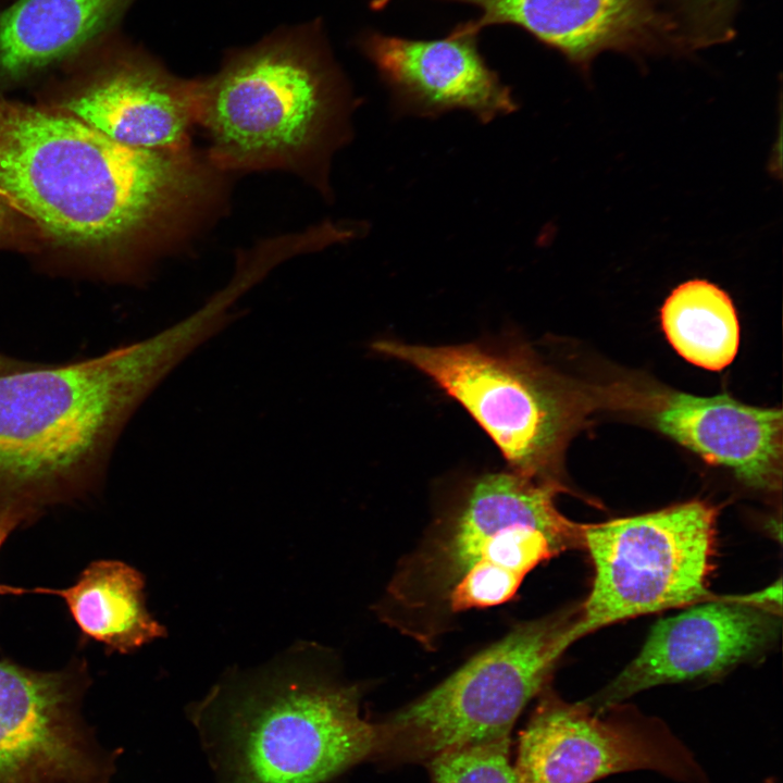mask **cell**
I'll return each mask as SVG.
<instances>
[{
	"label": "cell",
	"mask_w": 783,
	"mask_h": 783,
	"mask_svg": "<svg viewBox=\"0 0 783 783\" xmlns=\"http://www.w3.org/2000/svg\"><path fill=\"white\" fill-rule=\"evenodd\" d=\"M227 175L192 147L136 149L62 110L0 100V198L70 246L173 256L226 208Z\"/></svg>",
	"instance_id": "6da1fadb"
},
{
	"label": "cell",
	"mask_w": 783,
	"mask_h": 783,
	"mask_svg": "<svg viewBox=\"0 0 783 783\" xmlns=\"http://www.w3.org/2000/svg\"><path fill=\"white\" fill-rule=\"evenodd\" d=\"M211 336L192 312L101 356L0 375V502L36 520L95 493L134 413Z\"/></svg>",
	"instance_id": "7a4b0ae2"
},
{
	"label": "cell",
	"mask_w": 783,
	"mask_h": 783,
	"mask_svg": "<svg viewBox=\"0 0 783 783\" xmlns=\"http://www.w3.org/2000/svg\"><path fill=\"white\" fill-rule=\"evenodd\" d=\"M560 490L510 470L461 481L395 572L382 618L430 645L452 616L510 600L536 566L583 547L582 524L557 509Z\"/></svg>",
	"instance_id": "3957f363"
},
{
	"label": "cell",
	"mask_w": 783,
	"mask_h": 783,
	"mask_svg": "<svg viewBox=\"0 0 783 783\" xmlns=\"http://www.w3.org/2000/svg\"><path fill=\"white\" fill-rule=\"evenodd\" d=\"M350 110V88L319 21L228 52L217 72L197 78L207 154L229 174L283 170L327 192Z\"/></svg>",
	"instance_id": "277c9868"
},
{
	"label": "cell",
	"mask_w": 783,
	"mask_h": 783,
	"mask_svg": "<svg viewBox=\"0 0 783 783\" xmlns=\"http://www.w3.org/2000/svg\"><path fill=\"white\" fill-rule=\"evenodd\" d=\"M360 698L302 645L222 679L190 717L219 783H326L372 756Z\"/></svg>",
	"instance_id": "5b68a950"
},
{
	"label": "cell",
	"mask_w": 783,
	"mask_h": 783,
	"mask_svg": "<svg viewBox=\"0 0 783 783\" xmlns=\"http://www.w3.org/2000/svg\"><path fill=\"white\" fill-rule=\"evenodd\" d=\"M580 606L521 623L437 686L374 723L372 761L425 763L446 750L510 736L573 643Z\"/></svg>",
	"instance_id": "8992f818"
},
{
	"label": "cell",
	"mask_w": 783,
	"mask_h": 783,
	"mask_svg": "<svg viewBox=\"0 0 783 783\" xmlns=\"http://www.w3.org/2000/svg\"><path fill=\"white\" fill-rule=\"evenodd\" d=\"M371 348L419 370L458 401L510 471L563 486L561 456L580 418V399L530 347L513 339L445 346L382 339Z\"/></svg>",
	"instance_id": "52a82bcc"
},
{
	"label": "cell",
	"mask_w": 783,
	"mask_h": 783,
	"mask_svg": "<svg viewBox=\"0 0 783 783\" xmlns=\"http://www.w3.org/2000/svg\"><path fill=\"white\" fill-rule=\"evenodd\" d=\"M717 510L701 501L582 525L594 566L591 593L572 630L580 637L608 624L712 596L707 588Z\"/></svg>",
	"instance_id": "ba28073f"
},
{
	"label": "cell",
	"mask_w": 783,
	"mask_h": 783,
	"mask_svg": "<svg viewBox=\"0 0 783 783\" xmlns=\"http://www.w3.org/2000/svg\"><path fill=\"white\" fill-rule=\"evenodd\" d=\"M519 735L518 783H593L648 769L678 781L704 782L688 749L660 722L624 711L602 716L562 700L548 686Z\"/></svg>",
	"instance_id": "9c48e42d"
},
{
	"label": "cell",
	"mask_w": 783,
	"mask_h": 783,
	"mask_svg": "<svg viewBox=\"0 0 783 783\" xmlns=\"http://www.w3.org/2000/svg\"><path fill=\"white\" fill-rule=\"evenodd\" d=\"M88 686L84 663L46 672L0 660V783H111L115 751L82 713Z\"/></svg>",
	"instance_id": "30bf717a"
},
{
	"label": "cell",
	"mask_w": 783,
	"mask_h": 783,
	"mask_svg": "<svg viewBox=\"0 0 783 783\" xmlns=\"http://www.w3.org/2000/svg\"><path fill=\"white\" fill-rule=\"evenodd\" d=\"M781 613L780 582L762 592L694 604L658 621L626 668L583 703L604 712L650 687L721 674L774 642Z\"/></svg>",
	"instance_id": "8fae6325"
},
{
	"label": "cell",
	"mask_w": 783,
	"mask_h": 783,
	"mask_svg": "<svg viewBox=\"0 0 783 783\" xmlns=\"http://www.w3.org/2000/svg\"><path fill=\"white\" fill-rule=\"evenodd\" d=\"M101 48L103 63L61 110L127 147L190 148L197 79L179 77L149 53L111 37Z\"/></svg>",
	"instance_id": "7c38bea8"
},
{
	"label": "cell",
	"mask_w": 783,
	"mask_h": 783,
	"mask_svg": "<svg viewBox=\"0 0 783 783\" xmlns=\"http://www.w3.org/2000/svg\"><path fill=\"white\" fill-rule=\"evenodd\" d=\"M477 36L452 29L444 38L411 39L366 30L357 42L401 113L464 110L489 122L513 112L515 102L486 63Z\"/></svg>",
	"instance_id": "4fadbf2b"
},
{
	"label": "cell",
	"mask_w": 783,
	"mask_h": 783,
	"mask_svg": "<svg viewBox=\"0 0 783 783\" xmlns=\"http://www.w3.org/2000/svg\"><path fill=\"white\" fill-rule=\"evenodd\" d=\"M651 419L660 432L707 462L729 469L749 487L780 489V409L747 406L726 394L667 393L656 399Z\"/></svg>",
	"instance_id": "5bb4252c"
},
{
	"label": "cell",
	"mask_w": 783,
	"mask_h": 783,
	"mask_svg": "<svg viewBox=\"0 0 783 783\" xmlns=\"http://www.w3.org/2000/svg\"><path fill=\"white\" fill-rule=\"evenodd\" d=\"M468 4L477 15L453 29L480 35L490 26L522 28L584 64L606 49L634 45L655 25L646 0H445Z\"/></svg>",
	"instance_id": "9a60e30c"
},
{
	"label": "cell",
	"mask_w": 783,
	"mask_h": 783,
	"mask_svg": "<svg viewBox=\"0 0 783 783\" xmlns=\"http://www.w3.org/2000/svg\"><path fill=\"white\" fill-rule=\"evenodd\" d=\"M135 0H16L0 14V80H20L97 47Z\"/></svg>",
	"instance_id": "2e32d148"
},
{
	"label": "cell",
	"mask_w": 783,
	"mask_h": 783,
	"mask_svg": "<svg viewBox=\"0 0 783 783\" xmlns=\"http://www.w3.org/2000/svg\"><path fill=\"white\" fill-rule=\"evenodd\" d=\"M144 588L145 579L135 568L103 559L88 564L70 587H11V594L62 597L86 638L103 644L107 652L128 654L166 634L147 610Z\"/></svg>",
	"instance_id": "e0dca14e"
},
{
	"label": "cell",
	"mask_w": 783,
	"mask_h": 783,
	"mask_svg": "<svg viewBox=\"0 0 783 783\" xmlns=\"http://www.w3.org/2000/svg\"><path fill=\"white\" fill-rule=\"evenodd\" d=\"M663 332L676 352L694 365L719 371L735 358L739 325L730 296L706 279L676 286L660 310Z\"/></svg>",
	"instance_id": "ac0fdd59"
},
{
	"label": "cell",
	"mask_w": 783,
	"mask_h": 783,
	"mask_svg": "<svg viewBox=\"0 0 783 783\" xmlns=\"http://www.w3.org/2000/svg\"><path fill=\"white\" fill-rule=\"evenodd\" d=\"M511 737L456 747L426 766L431 783H518L510 759Z\"/></svg>",
	"instance_id": "d6986e66"
},
{
	"label": "cell",
	"mask_w": 783,
	"mask_h": 783,
	"mask_svg": "<svg viewBox=\"0 0 783 783\" xmlns=\"http://www.w3.org/2000/svg\"><path fill=\"white\" fill-rule=\"evenodd\" d=\"M34 520L26 511L0 502V548L15 529ZM2 594H7V585H0V595Z\"/></svg>",
	"instance_id": "ffe728a7"
},
{
	"label": "cell",
	"mask_w": 783,
	"mask_h": 783,
	"mask_svg": "<svg viewBox=\"0 0 783 783\" xmlns=\"http://www.w3.org/2000/svg\"><path fill=\"white\" fill-rule=\"evenodd\" d=\"M35 362L24 361L14 357L0 353V375L21 371L34 365Z\"/></svg>",
	"instance_id": "44dd1931"
},
{
	"label": "cell",
	"mask_w": 783,
	"mask_h": 783,
	"mask_svg": "<svg viewBox=\"0 0 783 783\" xmlns=\"http://www.w3.org/2000/svg\"><path fill=\"white\" fill-rule=\"evenodd\" d=\"M11 207L0 198V236L9 231L11 224Z\"/></svg>",
	"instance_id": "7402d4cb"
},
{
	"label": "cell",
	"mask_w": 783,
	"mask_h": 783,
	"mask_svg": "<svg viewBox=\"0 0 783 783\" xmlns=\"http://www.w3.org/2000/svg\"><path fill=\"white\" fill-rule=\"evenodd\" d=\"M765 783H775V782H774V780H768V781L765 782Z\"/></svg>",
	"instance_id": "603a6c76"
}]
</instances>
